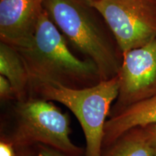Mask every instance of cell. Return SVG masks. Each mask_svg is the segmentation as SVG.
Segmentation results:
<instances>
[{
    "instance_id": "1",
    "label": "cell",
    "mask_w": 156,
    "mask_h": 156,
    "mask_svg": "<svg viewBox=\"0 0 156 156\" xmlns=\"http://www.w3.org/2000/svg\"><path fill=\"white\" fill-rule=\"evenodd\" d=\"M44 6L66 40L94 62L101 81L117 76L123 54L105 19L88 0H44Z\"/></svg>"
},
{
    "instance_id": "2",
    "label": "cell",
    "mask_w": 156,
    "mask_h": 156,
    "mask_svg": "<svg viewBox=\"0 0 156 156\" xmlns=\"http://www.w3.org/2000/svg\"><path fill=\"white\" fill-rule=\"evenodd\" d=\"M16 48L28 69L30 86L56 83L78 88V85L101 81L92 60L73 54L67 40L44 9L32 38Z\"/></svg>"
},
{
    "instance_id": "3",
    "label": "cell",
    "mask_w": 156,
    "mask_h": 156,
    "mask_svg": "<svg viewBox=\"0 0 156 156\" xmlns=\"http://www.w3.org/2000/svg\"><path fill=\"white\" fill-rule=\"evenodd\" d=\"M32 87L41 98L62 103L73 113L86 140L85 156H102L106 118L119 95L118 76L81 88L56 83H39Z\"/></svg>"
},
{
    "instance_id": "4",
    "label": "cell",
    "mask_w": 156,
    "mask_h": 156,
    "mask_svg": "<svg viewBox=\"0 0 156 156\" xmlns=\"http://www.w3.org/2000/svg\"><path fill=\"white\" fill-rule=\"evenodd\" d=\"M16 114V128L9 140L14 146L38 143L72 155L83 153L70 140L67 114L52 101L43 98L19 101Z\"/></svg>"
},
{
    "instance_id": "5",
    "label": "cell",
    "mask_w": 156,
    "mask_h": 156,
    "mask_svg": "<svg viewBox=\"0 0 156 156\" xmlns=\"http://www.w3.org/2000/svg\"><path fill=\"white\" fill-rule=\"evenodd\" d=\"M89 2L105 19L123 54L156 38V0Z\"/></svg>"
},
{
    "instance_id": "6",
    "label": "cell",
    "mask_w": 156,
    "mask_h": 156,
    "mask_svg": "<svg viewBox=\"0 0 156 156\" xmlns=\"http://www.w3.org/2000/svg\"><path fill=\"white\" fill-rule=\"evenodd\" d=\"M116 108L126 107L156 95V38L123 54L118 75Z\"/></svg>"
},
{
    "instance_id": "7",
    "label": "cell",
    "mask_w": 156,
    "mask_h": 156,
    "mask_svg": "<svg viewBox=\"0 0 156 156\" xmlns=\"http://www.w3.org/2000/svg\"><path fill=\"white\" fill-rule=\"evenodd\" d=\"M44 0H0V41L18 47L32 38Z\"/></svg>"
},
{
    "instance_id": "8",
    "label": "cell",
    "mask_w": 156,
    "mask_h": 156,
    "mask_svg": "<svg viewBox=\"0 0 156 156\" xmlns=\"http://www.w3.org/2000/svg\"><path fill=\"white\" fill-rule=\"evenodd\" d=\"M156 124V95L124 108L106 121L103 146H108L129 130Z\"/></svg>"
},
{
    "instance_id": "9",
    "label": "cell",
    "mask_w": 156,
    "mask_h": 156,
    "mask_svg": "<svg viewBox=\"0 0 156 156\" xmlns=\"http://www.w3.org/2000/svg\"><path fill=\"white\" fill-rule=\"evenodd\" d=\"M0 75L10 82L15 98L23 101L30 86V77L18 51L14 46L0 41Z\"/></svg>"
},
{
    "instance_id": "10",
    "label": "cell",
    "mask_w": 156,
    "mask_h": 156,
    "mask_svg": "<svg viewBox=\"0 0 156 156\" xmlns=\"http://www.w3.org/2000/svg\"><path fill=\"white\" fill-rule=\"evenodd\" d=\"M156 147L145 128L126 132L108 146L102 156H155Z\"/></svg>"
},
{
    "instance_id": "11",
    "label": "cell",
    "mask_w": 156,
    "mask_h": 156,
    "mask_svg": "<svg viewBox=\"0 0 156 156\" xmlns=\"http://www.w3.org/2000/svg\"><path fill=\"white\" fill-rule=\"evenodd\" d=\"M0 98L2 100L15 98V91L10 82L3 75H0Z\"/></svg>"
},
{
    "instance_id": "12",
    "label": "cell",
    "mask_w": 156,
    "mask_h": 156,
    "mask_svg": "<svg viewBox=\"0 0 156 156\" xmlns=\"http://www.w3.org/2000/svg\"><path fill=\"white\" fill-rule=\"evenodd\" d=\"M38 156H75L64 153L54 148L44 145H39L38 149Z\"/></svg>"
},
{
    "instance_id": "13",
    "label": "cell",
    "mask_w": 156,
    "mask_h": 156,
    "mask_svg": "<svg viewBox=\"0 0 156 156\" xmlns=\"http://www.w3.org/2000/svg\"><path fill=\"white\" fill-rule=\"evenodd\" d=\"M0 156H15L14 145L9 140L0 142Z\"/></svg>"
},
{
    "instance_id": "14",
    "label": "cell",
    "mask_w": 156,
    "mask_h": 156,
    "mask_svg": "<svg viewBox=\"0 0 156 156\" xmlns=\"http://www.w3.org/2000/svg\"><path fill=\"white\" fill-rule=\"evenodd\" d=\"M143 128L145 129L148 136H150V138H151V140H152V142H153L154 145L156 147V124L150 125Z\"/></svg>"
},
{
    "instance_id": "15",
    "label": "cell",
    "mask_w": 156,
    "mask_h": 156,
    "mask_svg": "<svg viewBox=\"0 0 156 156\" xmlns=\"http://www.w3.org/2000/svg\"><path fill=\"white\" fill-rule=\"evenodd\" d=\"M23 156H29V155H23Z\"/></svg>"
},
{
    "instance_id": "16",
    "label": "cell",
    "mask_w": 156,
    "mask_h": 156,
    "mask_svg": "<svg viewBox=\"0 0 156 156\" xmlns=\"http://www.w3.org/2000/svg\"><path fill=\"white\" fill-rule=\"evenodd\" d=\"M89 1H90V0H89Z\"/></svg>"
},
{
    "instance_id": "17",
    "label": "cell",
    "mask_w": 156,
    "mask_h": 156,
    "mask_svg": "<svg viewBox=\"0 0 156 156\" xmlns=\"http://www.w3.org/2000/svg\"><path fill=\"white\" fill-rule=\"evenodd\" d=\"M155 156H156V155H155Z\"/></svg>"
}]
</instances>
